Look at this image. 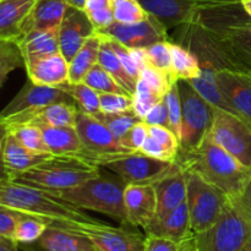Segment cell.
I'll return each instance as SVG.
<instances>
[{"label": "cell", "mask_w": 251, "mask_h": 251, "mask_svg": "<svg viewBox=\"0 0 251 251\" xmlns=\"http://www.w3.org/2000/svg\"><path fill=\"white\" fill-rule=\"evenodd\" d=\"M48 227L49 223L46 220L26 213V216L17 225L16 232H15V240L19 244L33 243L43 235V233L46 232Z\"/></svg>", "instance_id": "obj_35"}, {"label": "cell", "mask_w": 251, "mask_h": 251, "mask_svg": "<svg viewBox=\"0 0 251 251\" xmlns=\"http://www.w3.org/2000/svg\"><path fill=\"white\" fill-rule=\"evenodd\" d=\"M25 69L29 80L37 85L58 87L69 81V61L60 51L26 60Z\"/></svg>", "instance_id": "obj_22"}, {"label": "cell", "mask_w": 251, "mask_h": 251, "mask_svg": "<svg viewBox=\"0 0 251 251\" xmlns=\"http://www.w3.org/2000/svg\"><path fill=\"white\" fill-rule=\"evenodd\" d=\"M153 186L157 195V215L154 218L163 217L186 201V173L176 161L163 176L154 181Z\"/></svg>", "instance_id": "obj_18"}, {"label": "cell", "mask_w": 251, "mask_h": 251, "mask_svg": "<svg viewBox=\"0 0 251 251\" xmlns=\"http://www.w3.org/2000/svg\"><path fill=\"white\" fill-rule=\"evenodd\" d=\"M201 75L199 77L193 78L189 82L194 86L196 91L212 105L213 108H220V109L227 110V112L235 114L232 105L228 103L223 93L218 88L215 78V71L211 68H201ZM237 115V114H235Z\"/></svg>", "instance_id": "obj_31"}, {"label": "cell", "mask_w": 251, "mask_h": 251, "mask_svg": "<svg viewBox=\"0 0 251 251\" xmlns=\"http://www.w3.org/2000/svg\"><path fill=\"white\" fill-rule=\"evenodd\" d=\"M173 163L174 162L152 158L139 151L103 158L98 162L97 166L109 169L129 185L153 184L171 169Z\"/></svg>", "instance_id": "obj_11"}, {"label": "cell", "mask_w": 251, "mask_h": 251, "mask_svg": "<svg viewBox=\"0 0 251 251\" xmlns=\"http://www.w3.org/2000/svg\"><path fill=\"white\" fill-rule=\"evenodd\" d=\"M216 83L235 114L251 126V75L229 69L215 71Z\"/></svg>", "instance_id": "obj_16"}, {"label": "cell", "mask_w": 251, "mask_h": 251, "mask_svg": "<svg viewBox=\"0 0 251 251\" xmlns=\"http://www.w3.org/2000/svg\"><path fill=\"white\" fill-rule=\"evenodd\" d=\"M150 125L146 124L144 120L135 124L124 136L120 139L123 146L131 152H139L144 146L145 141L150 135Z\"/></svg>", "instance_id": "obj_45"}, {"label": "cell", "mask_w": 251, "mask_h": 251, "mask_svg": "<svg viewBox=\"0 0 251 251\" xmlns=\"http://www.w3.org/2000/svg\"><path fill=\"white\" fill-rule=\"evenodd\" d=\"M150 15L164 25L167 29L183 26L198 15L195 0H139Z\"/></svg>", "instance_id": "obj_20"}, {"label": "cell", "mask_w": 251, "mask_h": 251, "mask_svg": "<svg viewBox=\"0 0 251 251\" xmlns=\"http://www.w3.org/2000/svg\"><path fill=\"white\" fill-rule=\"evenodd\" d=\"M66 1H68V4L70 5V6L78 7V9H83L86 0H66Z\"/></svg>", "instance_id": "obj_55"}, {"label": "cell", "mask_w": 251, "mask_h": 251, "mask_svg": "<svg viewBox=\"0 0 251 251\" xmlns=\"http://www.w3.org/2000/svg\"><path fill=\"white\" fill-rule=\"evenodd\" d=\"M26 68V60L19 44L14 41L0 39V86H4L11 71Z\"/></svg>", "instance_id": "obj_33"}, {"label": "cell", "mask_w": 251, "mask_h": 251, "mask_svg": "<svg viewBox=\"0 0 251 251\" xmlns=\"http://www.w3.org/2000/svg\"><path fill=\"white\" fill-rule=\"evenodd\" d=\"M140 78L146 81L150 85V87L153 91H156L162 97L167 95V92L171 90V87L174 83L178 82V80H176L173 76L168 75V74L163 73V71L157 70V69L152 68L151 65L142 69L141 73H140Z\"/></svg>", "instance_id": "obj_42"}, {"label": "cell", "mask_w": 251, "mask_h": 251, "mask_svg": "<svg viewBox=\"0 0 251 251\" xmlns=\"http://www.w3.org/2000/svg\"><path fill=\"white\" fill-rule=\"evenodd\" d=\"M100 167L80 156H50L25 172L4 174L10 180L48 191H60L80 185L100 176Z\"/></svg>", "instance_id": "obj_4"}, {"label": "cell", "mask_w": 251, "mask_h": 251, "mask_svg": "<svg viewBox=\"0 0 251 251\" xmlns=\"http://www.w3.org/2000/svg\"><path fill=\"white\" fill-rule=\"evenodd\" d=\"M240 4H242L243 9H244V11L247 12L248 16L251 19V0H242Z\"/></svg>", "instance_id": "obj_56"}, {"label": "cell", "mask_w": 251, "mask_h": 251, "mask_svg": "<svg viewBox=\"0 0 251 251\" xmlns=\"http://www.w3.org/2000/svg\"><path fill=\"white\" fill-rule=\"evenodd\" d=\"M145 232L146 234L167 238L176 243H181L188 239L190 235L194 234L188 202L185 201L176 210L164 215L163 217L154 218L145 228Z\"/></svg>", "instance_id": "obj_24"}, {"label": "cell", "mask_w": 251, "mask_h": 251, "mask_svg": "<svg viewBox=\"0 0 251 251\" xmlns=\"http://www.w3.org/2000/svg\"><path fill=\"white\" fill-rule=\"evenodd\" d=\"M68 7L66 0H36L28 16L22 24L19 38L32 31L59 29Z\"/></svg>", "instance_id": "obj_23"}, {"label": "cell", "mask_w": 251, "mask_h": 251, "mask_svg": "<svg viewBox=\"0 0 251 251\" xmlns=\"http://www.w3.org/2000/svg\"><path fill=\"white\" fill-rule=\"evenodd\" d=\"M9 132H12L26 149L33 152H38V153H50L46 144V140H44L43 131L37 125H20L15 129L9 130Z\"/></svg>", "instance_id": "obj_36"}, {"label": "cell", "mask_w": 251, "mask_h": 251, "mask_svg": "<svg viewBox=\"0 0 251 251\" xmlns=\"http://www.w3.org/2000/svg\"><path fill=\"white\" fill-rule=\"evenodd\" d=\"M235 201L240 210L248 216V218L251 220V178L249 179L247 184H245L244 189L242 193L237 196V198H232Z\"/></svg>", "instance_id": "obj_51"}, {"label": "cell", "mask_w": 251, "mask_h": 251, "mask_svg": "<svg viewBox=\"0 0 251 251\" xmlns=\"http://www.w3.org/2000/svg\"><path fill=\"white\" fill-rule=\"evenodd\" d=\"M104 37L107 38L108 43L110 44V47L113 48V50H114L115 53H117V55L119 56L120 61H122V64H123V66L125 68V70L130 74V76H131L134 80H136V81L139 80L140 70H139V68H137L136 64H135L134 59H132L131 53H130V49L127 48V47H125L124 44L120 43V42H118L117 39L112 38V37L105 36V34H104Z\"/></svg>", "instance_id": "obj_46"}, {"label": "cell", "mask_w": 251, "mask_h": 251, "mask_svg": "<svg viewBox=\"0 0 251 251\" xmlns=\"http://www.w3.org/2000/svg\"><path fill=\"white\" fill-rule=\"evenodd\" d=\"M100 119L118 139H122L135 124L141 122V118L134 112V109L122 113H98L95 115Z\"/></svg>", "instance_id": "obj_34"}, {"label": "cell", "mask_w": 251, "mask_h": 251, "mask_svg": "<svg viewBox=\"0 0 251 251\" xmlns=\"http://www.w3.org/2000/svg\"><path fill=\"white\" fill-rule=\"evenodd\" d=\"M60 102L75 103V100L59 87L37 85L28 78L24 87L20 90V92L2 109L0 117L32 112V110H37L46 105Z\"/></svg>", "instance_id": "obj_14"}, {"label": "cell", "mask_w": 251, "mask_h": 251, "mask_svg": "<svg viewBox=\"0 0 251 251\" xmlns=\"http://www.w3.org/2000/svg\"><path fill=\"white\" fill-rule=\"evenodd\" d=\"M36 0H0V39L16 42Z\"/></svg>", "instance_id": "obj_25"}, {"label": "cell", "mask_w": 251, "mask_h": 251, "mask_svg": "<svg viewBox=\"0 0 251 251\" xmlns=\"http://www.w3.org/2000/svg\"><path fill=\"white\" fill-rule=\"evenodd\" d=\"M112 9L115 21L122 24L140 22L150 15L139 0H113Z\"/></svg>", "instance_id": "obj_39"}, {"label": "cell", "mask_w": 251, "mask_h": 251, "mask_svg": "<svg viewBox=\"0 0 251 251\" xmlns=\"http://www.w3.org/2000/svg\"><path fill=\"white\" fill-rule=\"evenodd\" d=\"M82 82H85L86 85H88L100 93H126L123 90L122 86L114 80V77L108 71H105L100 64H96L91 69Z\"/></svg>", "instance_id": "obj_37"}, {"label": "cell", "mask_w": 251, "mask_h": 251, "mask_svg": "<svg viewBox=\"0 0 251 251\" xmlns=\"http://www.w3.org/2000/svg\"><path fill=\"white\" fill-rule=\"evenodd\" d=\"M44 140L49 151L54 156H81L85 146L81 141L76 127H60L42 125Z\"/></svg>", "instance_id": "obj_26"}, {"label": "cell", "mask_w": 251, "mask_h": 251, "mask_svg": "<svg viewBox=\"0 0 251 251\" xmlns=\"http://www.w3.org/2000/svg\"><path fill=\"white\" fill-rule=\"evenodd\" d=\"M144 122L149 125H161V126L169 127L168 109L164 103V100L157 103L144 118Z\"/></svg>", "instance_id": "obj_49"}, {"label": "cell", "mask_w": 251, "mask_h": 251, "mask_svg": "<svg viewBox=\"0 0 251 251\" xmlns=\"http://www.w3.org/2000/svg\"><path fill=\"white\" fill-rule=\"evenodd\" d=\"M146 49H147V55H149L150 65H151L152 68L157 69V70L163 71V73L173 76V74H172L171 42L169 41L158 42V43H154L152 44V46L147 47Z\"/></svg>", "instance_id": "obj_41"}, {"label": "cell", "mask_w": 251, "mask_h": 251, "mask_svg": "<svg viewBox=\"0 0 251 251\" xmlns=\"http://www.w3.org/2000/svg\"><path fill=\"white\" fill-rule=\"evenodd\" d=\"M125 188L126 184L118 176L112 178L100 174L80 185L53 193L82 210L96 211L119 221L123 226H130L124 203Z\"/></svg>", "instance_id": "obj_5"}, {"label": "cell", "mask_w": 251, "mask_h": 251, "mask_svg": "<svg viewBox=\"0 0 251 251\" xmlns=\"http://www.w3.org/2000/svg\"><path fill=\"white\" fill-rule=\"evenodd\" d=\"M26 216V212L17 208L0 205V237L15 239L17 225Z\"/></svg>", "instance_id": "obj_44"}, {"label": "cell", "mask_w": 251, "mask_h": 251, "mask_svg": "<svg viewBox=\"0 0 251 251\" xmlns=\"http://www.w3.org/2000/svg\"><path fill=\"white\" fill-rule=\"evenodd\" d=\"M0 205L43 218L49 226H61L70 229L82 223L100 222L53 191L16 183L4 176L0 180Z\"/></svg>", "instance_id": "obj_2"}, {"label": "cell", "mask_w": 251, "mask_h": 251, "mask_svg": "<svg viewBox=\"0 0 251 251\" xmlns=\"http://www.w3.org/2000/svg\"><path fill=\"white\" fill-rule=\"evenodd\" d=\"M100 36H102V44H100L98 64L114 77V80L122 86L123 90H124L125 92L134 96L135 90H136L137 81L134 80V78L130 76V74L125 70L122 61H120L119 56H118L117 53L113 50V48L110 47V44L108 43L104 34L100 33Z\"/></svg>", "instance_id": "obj_29"}, {"label": "cell", "mask_w": 251, "mask_h": 251, "mask_svg": "<svg viewBox=\"0 0 251 251\" xmlns=\"http://www.w3.org/2000/svg\"><path fill=\"white\" fill-rule=\"evenodd\" d=\"M22 251H98L90 238L61 226H49L38 240L19 244Z\"/></svg>", "instance_id": "obj_17"}, {"label": "cell", "mask_w": 251, "mask_h": 251, "mask_svg": "<svg viewBox=\"0 0 251 251\" xmlns=\"http://www.w3.org/2000/svg\"><path fill=\"white\" fill-rule=\"evenodd\" d=\"M124 203L131 227L146 228L157 215V195L153 184H129Z\"/></svg>", "instance_id": "obj_19"}, {"label": "cell", "mask_w": 251, "mask_h": 251, "mask_svg": "<svg viewBox=\"0 0 251 251\" xmlns=\"http://www.w3.org/2000/svg\"><path fill=\"white\" fill-rule=\"evenodd\" d=\"M53 156L51 153H38L26 149L12 132L2 131L1 161L2 173L14 174L25 172L42 163Z\"/></svg>", "instance_id": "obj_21"}, {"label": "cell", "mask_w": 251, "mask_h": 251, "mask_svg": "<svg viewBox=\"0 0 251 251\" xmlns=\"http://www.w3.org/2000/svg\"><path fill=\"white\" fill-rule=\"evenodd\" d=\"M86 14L90 17L91 22H92V25L95 26L96 31H102V29L109 27L110 25L115 21L112 6L95 10V11L86 12Z\"/></svg>", "instance_id": "obj_50"}, {"label": "cell", "mask_w": 251, "mask_h": 251, "mask_svg": "<svg viewBox=\"0 0 251 251\" xmlns=\"http://www.w3.org/2000/svg\"><path fill=\"white\" fill-rule=\"evenodd\" d=\"M242 7L239 4L202 10L196 19L217 39L235 71L251 75V19L239 16Z\"/></svg>", "instance_id": "obj_3"}, {"label": "cell", "mask_w": 251, "mask_h": 251, "mask_svg": "<svg viewBox=\"0 0 251 251\" xmlns=\"http://www.w3.org/2000/svg\"><path fill=\"white\" fill-rule=\"evenodd\" d=\"M172 74L176 80L190 81L201 75V64L195 53L183 44L172 43Z\"/></svg>", "instance_id": "obj_30"}, {"label": "cell", "mask_w": 251, "mask_h": 251, "mask_svg": "<svg viewBox=\"0 0 251 251\" xmlns=\"http://www.w3.org/2000/svg\"><path fill=\"white\" fill-rule=\"evenodd\" d=\"M75 127L85 146V152L80 157L96 166L103 158L131 152L123 146L120 139H118L100 119L81 109H78Z\"/></svg>", "instance_id": "obj_9"}, {"label": "cell", "mask_w": 251, "mask_h": 251, "mask_svg": "<svg viewBox=\"0 0 251 251\" xmlns=\"http://www.w3.org/2000/svg\"><path fill=\"white\" fill-rule=\"evenodd\" d=\"M210 134L226 151L251 169V126L244 119L227 110L213 108Z\"/></svg>", "instance_id": "obj_10"}, {"label": "cell", "mask_w": 251, "mask_h": 251, "mask_svg": "<svg viewBox=\"0 0 251 251\" xmlns=\"http://www.w3.org/2000/svg\"><path fill=\"white\" fill-rule=\"evenodd\" d=\"M178 83L183 108L179 152H188L196 149L210 131L213 122V107L189 81L179 80Z\"/></svg>", "instance_id": "obj_8"}, {"label": "cell", "mask_w": 251, "mask_h": 251, "mask_svg": "<svg viewBox=\"0 0 251 251\" xmlns=\"http://www.w3.org/2000/svg\"><path fill=\"white\" fill-rule=\"evenodd\" d=\"M113 0H86L83 10L86 12L95 11V10L104 9V7L112 6Z\"/></svg>", "instance_id": "obj_52"}, {"label": "cell", "mask_w": 251, "mask_h": 251, "mask_svg": "<svg viewBox=\"0 0 251 251\" xmlns=\"http://www.w3.org/2000/svg\"><path fill=\"white\" fill-rule=\"evenodd\" d=\"M245 251H251V240H250V243L249 244H248V247H247V250Z\"/></svg>", "instance_id": "obj_57"}, {"label": "cell", "mask_w": 251, "mask_h": 251, "mask_svg": "<svg viewBox=\"0 0 251 251\" xmlns=\"http://www.w3.org/2000/svg\"><path fill=\"white\" fill-rule=\"evenodd\" d=\"M164 97L152 90L149 83L142 78H139L136 82V90L134 93V112L144 120L147 113L154 107L158 102L163 100Z\"/></svg>", "instance_id": "obj_38"}, {"label": "cell", "mask_w": 251, "mask_h": 251, "mask_svg": "<svg viewBox=\"0 0 251 251\" xmlns=\"http://www.w3.org/2000/svg\"><path fill=\"white\" fill-rule=\"evenodd\" d=\"M100 44L102 36L100 32L96 31L69 63V82H82L91 69L98 64Z\"/></svg>", "instance_id": "obj_28"}, {"label": "cell", "mask_w": 251, "mask_h": 251, "mask_svg": "<svg viewBox=\"0 0 251 251\" xmlns=\"http://www.w3.org/2000/svg\"><path fill=\"white\" fill-rule=\"evenodd\" d=\"M74 230L90 238L98 251H145L146 235L125 227H112L103 222L82 223Z\"/></svg>", "instance_id": "obj_12"}, {"label": "cell", "mask_w": 251, "mask_h": 251, "mask_svg": "<svg viewBox=\"0 0 251 251\" xmlns=\"http://www.w3.org/2000/svg\"><path fill=\"white\" fill-rule=\"evenodd\" d=\"M145 251H180V243L153 234H146Z\"/></svg>", "instance_id": "obj_48"}, {"label": "cell", "mask_w": 251, "mask_h": 251, "mask_svg": "<svg viewBox=\"0 0 251 251\" xmlns=\"http://www.w3.org/2000/svg\"><path fill=\"white\" fill-rule=\"evenodd\" d=\"M25 56V60L41 58L60 51L58 29L32 31L16 41Z\"/></svg>", "instance_id": "obj_27"}, {"label": "cell", "mask_w": 251, "mask_h": 251, "mask_svg": "<svg viewBox=\"0 0 251 251\" xmlns=\"http://www.w3.org/2000/svg\"><path fill=\"white\" fill-rule=\"evenodd\" d=\"M180 251H199L195 233H194L193 235H190L188 239H185L184 242L180 243Z\"/></svg>", "instance_id": "obj_54"}, {"label": "cell", "mask_w": 251, "mask_h": 251, "mask_svg": "<svg viewBox=\"0 0 251 251\" xmlns=\"http://www.w3.org/2000/svg\"><path fill=\"white\" fill-rule=\"evenodd\" d=\"M19 243L11 238L0 237V251H20Z\"/></svg>", "instance_id": "obj_53"}, {"label": "cell", "mask_w": 251, "mask_h": 251, "mask_svg": "<svg viewBox=\"0 0 251 251\" xmlns=\"http://www.w3.org/2000/svg\"><path fill=\"white\" fill-rule=\"evenodd\" d=\"M176 162L184 171L196 173L229 198H237L251 178V169L218 145L210 131L196 149L179 152Z\"/></svg>", "instance_id": "obj_1"}, {"label": "cell", "mask_w": 251, "mask_h": 251, "mask_svg": "<svg viewBox=\"0 0 251 251\" xmlns=\"http://www.w3.org/2000/svg\"><path fill=\"white\" fill-rule=\"evenodd\" d=\"M60 90L68 93L81 110L88 113V114L97 115L100 113V92L93 90L85 82H65L58 86Z\"/></svg>", "instance_id": "obj_32"}, {"label": "cell", "mask_w": 251, "mask_h": 251, "mask_svg": "<svg viewBox=\"0 0 251 251\" xmlns=\"http://www.w3.org/2000/svg\"><path fill=\"white\" fill-rule=\"evenodd\" d=\"M98 32L117 39L127 48H147L158 42L168 41L167 28L152 15L135 24L114 21L109 27Z\"/></svg>", "instance_id": "obj_13"}, {"label": "cell", "mask_w": 251, "mask_h": 251, "mask_svg": "<svg viewBox=\"0 0 251 251\" xmlns=\"http://www.w3.org/2000/svg\"><path fill=\"white\" fill-rule=\"evenodd\" d=\"M140 152H142L146 156L152 157V158L161 159V161L166 162H176L178 153L171 151L169 149H167L166 146H163L162 144H159L157 140H154L153 137H151L149 135L147 140L145 141L144 146L141 147Z\"/></svg>", "instance_id": "obj_47"}, {"label": "cell", "mask_w": 251, "mask_h": 251, "mask_svg": "<svg viewBox=\"0 0 251 251\" xmlns=\"http://www.w3.org/2000/svg\"><path fill=\"white\" fill-rule=\"evenodd\" d=\"M100 112L122 113L134 107V96L127 93H100Z\"/></svg>", "instance_id": "obj_43"}, {"label": "cell", "mask_w": 251, "mask_h": 251, "mask_svg": "<svg viewBox=\"0 0 251 251\" xmlns=\"http://www.w3.org/2000/svg\"><path fill=\"white\" fill-rule=\"evenodd\" d=\"M195 237L199 251H245L251 240V220L229 198L216 225Z\"/></svg>", "instance_id": "obj_6"}, {"label": "cell", "mask_w": 251, "mask_h": 251, "mask_svg": "<svg viewBox=\"0 0 251 251\" xmlns=\"http://www.w3.org/2000/svg\"><path fill=\"white\" fill-rule=\"evenodd\" d=\"M188 184L189 212L191 227L195 234L203 233L216 225L227 206L229 196L221 189L203 180L200 176L193 172H185Z\"/></svg>", "instance_id": "obj_7"}, {"label": "cell", "mask_w": 251, "mask_h": 251, "mask_svg": "<svg viewBox=\"0 0 251 251\" xmlns=\"http://www.w3.org/2000/svg\"><path fill=\"white\" fill-rule=\"evenodd\" d=\"M164 103L168 109L169 117V129L179 137L181 135V120H183V108H181L180 91L179 83L176 82L171 87V90L164 96Z\"/></svg>", "instance_id": "obj_40"}, {"label": "cell", "mask_w": 251, "mask_h": 251, "mask_svg": "<svg viewBox=\"0 0 251 251\" xmlns=\"http://www.w3.org/2000/svg\"><path fill=\"white\" fill-rule=\"evenodd\" d=\"M95 32V26L85 10L69 5L58 29L59 48L64 58L70 63Z\"/></svg>", "instance_id": "obj_15"}]
</instances>
